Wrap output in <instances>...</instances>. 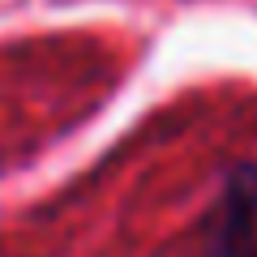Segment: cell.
I'll return each mask as SVG.
<instances>
[{"label":"cell","instance_id":"cell-1","mask_svg":"<svg viewBox=\"0 0 257 257\" xmlns=\"http://www.w3.org/2000/svg\"><path fill=\"white\" fill-rule=\"evenodd\" d=\"M202 257H257V163L231 176L206 227Z\"/></svg>","mask_w":257,"mask_h":257}]
</instances>
